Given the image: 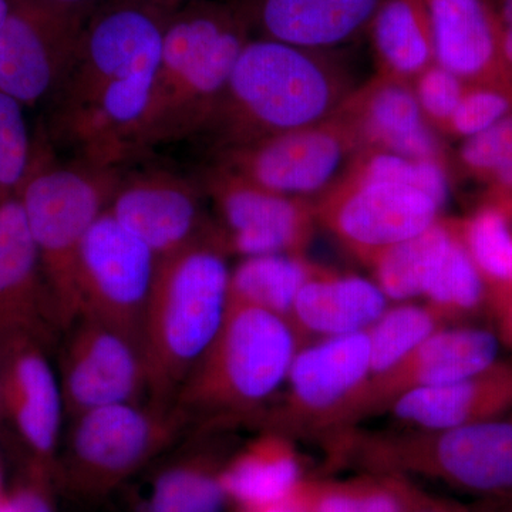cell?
I'll use <instances>...</instances> for the list:
<instances>
[{
  "label": "cell",
  "mask_w": 512,
  "mask_h": 512,
  "mask_svg": "<svg viewBox=\"0 0 512 512\" xmlns=\"http://www.w3.org/2000/svg\"><path fill=\"white\" fill-rule=\"evenodd\" d=\"M320 268L305 255L249 256L229 275V303L255 306L289 322L296 296Z\"/></svg>",
  "instance_id": "cell-29"
},
{
  "label": "cell",
  "mask_w": 512,
  "mask_h": 512,
  "mask_svg": "<svg viewBox=\"0 0 512 512\" xmlns=\"http://www.w3.org/2000/svg\"><path fill=\"white\" fill-rule=\"evenodd\" d=\"M501 28H512V0H488Z\"/></svg>",
  "instance_id": "cell-43"
},
{
  "label": "cell",
  "mask_w": 512,
  "mask_h": 512,
  "mask_svg": "<svg viewBox=\"0 0 512 512\" xmlns=\"http://www.w3.org/2000/svg\"><path fill=\"white\" fill-rule=\"evenodd\" d=\"M389 476L392 477L394 490L399 498L400 512H471L460 505L426 493L410 478L394 474Z\"/></svg>",
  "instance_id": "cell-39"
},
{
  "label": "cell",
  "mask_w": 512,
  "mask_h": 512,
  "mask_svg": "<svg viewBox=\"0 0 512 512\" xmlns=\"http://www.w3.org/2000/svg\"><path fill=\"white\" fill-rule=\"evenodd\" d=\"M237 512H299L296 508H293L291 504L279 503L264 505V507H251V508H238Z\"/></svg>",
  "instance_id": "cell-44"
},
{
  "label": "cell",
  "mask_w": 512,
  "mask_h": 512,
  "mask_svg": "<svg viewBox=\"0 0 512 512\" xmlns=\"http://www.w3.org/2000/svg\"><path fill=\"white\" fill-rule=\"evenodd\" d=\"M367 33L377 74L412 83L436 63L426 0H382Z\"/></svg>",
  "instance_id": "cell-26"
},
{
  "label": "cell",
  "mask_w": 512,
  "mask_h": 512,
  "mask_svg": "<svg viewBox=\"0 0 512 512\" xmlns=\"http://www.w3.org/2000/svg\"><path fill=\"white\" fill-rule=\"evenodd\" d=\"M461 170L485 187V197L512 194V113L458 150Z\"/></svg>",
  "instance_id": "cell-33"
},
{
  "label": "cell",
  "mask_w": 512,
  "mask_h": 512,
  "mask_svg": "<svg viewBox=\"0 0 512 512\" xmlns=\"http://www.w3.org/2000/svg\"><path fill=\"white\" fill-rule=\"evenodd\" d=\"M389 407L414 430L456 429L500 419L512 409V366L498 362L476 376L404 394Z\"/></svg>",
  "instance_id": "cell-23"
},
{
  "label": "cell",
  "mask_w": 512,
  "mask_h": 512,
  "mask_svg": "<svg viewBox=\"0 0 512 512\" xmlns=\"http://www.w3.org/2000/svg\"><path fill=\"white\" fill-rule=\"evenodd\" d=\"M46 350L29 336L0 340L2 404L6 424L25 451L26 468L56 483L64 407Z\"/></svg>",
  "instance_id": "cell-16"
},
{
  "label": "cell",
  "mask_w": 512,
  "mask_h": 512,
  "mask_svg": "<svg viewBox=\"0 0 512 512\" xmlns=\"http://www.w3.org/2000/svg\"><path fill=\"white\" fill-rule=\"evenodd\" d=\"M13 8V0H0V29L5 25L6 19Z\"/></svg>",
  "instance_id": "cell-46"
},
{
  "label": "cell",
  "mask_w": 512,
  "mask_h": 512,
  "mask_svg": "<svg viewBox=\"0 0 512 512\" xmlns=\"http://www.w3.org/2000/svg\"><path fill=\"white\" fill-rule=\"evenodd\" d=\"M500 342V336L480 328L437 330L392 369L369 380L357 404L355 421L387 409L414 390L485 372L500 362Z\"/></svg>",
  "instance_id": "cell-18"
},
{
  "label": "cell",
  "mask_w": 512,
  "mask_h": 512,
  "mask_svg": "<svg viewBox=\"0 0 512 512\" xmlns=\"http://www.w3.org/2000/svg\"><path fill=\"white\" fill-rule=\"evenodd\" d=\"M251 33L237 0H190L171 13L153 92L128 157L197 134Z\"/></svg>",
  "instance_id": "cell-3"
},
{
  "label": "cell",
  "mask_w": 512,
  "mask_h": 512,
  "mask_svg": "<svg viewBox=\"0 0 512 512\" xmlns=\"http://www.w3.org/2000/svg\"><path fill=\"white\" fill-rule=\"evenodd\" d=\"M434 62L464 83H505L503 28L488 0H426Z\"/></svg>",
  "instance_id": "cell-22"
},
{
  "label": "cell",
  "mask_w": 512,
  "mask_h": 512,
  "mask_svg": "<svg viewBox=\"0 0 512 512\" xmlns=\"http://www.w3.org/2000/svg\"><path fill=\"white\" fill-rule=\"evenodd\" d=\"M493 504V508L488 512H512V500L500 501V503Z\"/></svg>",
  "instance_id": "cell-47"
},
{
  "label": "cell",
  "mask_w": 512,
  "mask_h": 512,
  "mask_svg": "<svg viewBox=\"0 0 512 512\" xmlns=\"http://www.w3.org/2000/svg\"><path fill=\"white\" fill-rule=\"evenodd\" d=\"M461 228L495 312L512 298V194L484 197Z\"/></svg>",
  "instance_id": "cell-28"
},
{
  "label": "cell",
  "mask_w": 512,
  "mask_h": 512,
  "mask_svg": "<svg viewBox=\"0 0 512 512\" xmlns=\"http://www.w3.org/2000/svg\"><path fill=\"white\" fill-rule=\"evenodd\" d=\"M504 82L512 89V28L503 30Z\"/></svg>",
  "instance_id": "cell-42"
},
{
  "label": "cell",
  "mask_w": 512,
  "mask_h": 512,
  "mask_svg": "<svg viewBox=\"0 0 512 512\" xmlns=\"http://www.w3.org/2000/svg\"><path fill=\"white\" fill-rule=\"evenodd\" d=\"M190 423L175 404L150 400L84 413L70 420L57 481L77 497H104L173 446Z\"/></svg>",
  "instance_id": "cell-8"
},
{
  "label": "cell",
  "mask_w": 512,
  "mask_h": 512,
  "mask_svg": "<svg viewBox=\"0 0 512 512\" xmlns=\"http://www.w3.org/2000/svg\"><path fill=\"white\" fill-rule=\"evenodd\" d=\"M195 178L220 217L217 231L227 252L305 254L318 224L313 202L266 190L218 164Z\"/></svg>",
  "instance_id": "cell-12"
},
{
  "label": "cell",
  "mask_w": 512,
  "mask_h": 512,
  "mask_svg": "<svg viewBox=\"0 0 512 512\" xmlns=\"http://www.w3.org/2000/svg\"><path fill=\"white\" fill-rule=\"evenodd\" d=\"M158 258L109 211L97 218L80 249V315L119 330L143 349V328Z\"/></svg>",
  "instance_id": "cell-11"
},
{
  "label": "cell",
  "mask_w": 512,
  "mask_h": 512,
  "mask_svg": "<svg viewBox=\"0 0 512 512\" xmlns=\"http://www.w3.org/2000/svg\"><path fill=\"white\" fill-rule=\"evenodd\" d=\"M370 376L367 330L299 349L286 377L284 402L272 414V427L288 436L353 423Z\"/></svg>",
  "instance_id": "cell-10"
},
{
  "label": "cell",
  "mask_w": 512,
  "mask_h": 512,
  "mask_svg": "<svg viewBox=\"0 0 512 512\" xmlns=\"http://www.w3.org/2000/svg\"><path fill=\"white\" fill-rule=\"evenodd\" d=\"M171 13L144 0H104L94 10L72 66L49 99L43 136L50 146L100 168L128 158Z\"/></svg>",
  "instance_id": "cell-1"
},
{
  "label": "cell",
  "mask_w": 512,
  "mask_h": 512,
  "mask_svg": "<svg viewBox=\"0 0 512 512\" xmlns=\"http://www.w3.org/2000/svg\"><path fill=\"white\" fill-rule=\"evenodd\" d=\"M204 198L197 178L153 171L119 178L106 210L160 259L215 231Z\"/></svg>",
  "instance_id": "cell-17"
},
{
  "label": "cell",
  "mask_w": 512,
  "mask_h": 512,
  "mask_svg": "<svg viewBox=\"0 0 512 512\" xmlns=\"http://www.w3.org/2000/svg\"><path fill=\"white\" fill-rule=\"evenodd\" d=\"M144 2L151 3V5H156L158 8L174 12V10L181 8L184 3L190 2V0H144Z\"/></svg>",
  "instance_id": "cell-45"
},
{
  "label": "cell",
  "mask_w": 512,
  "mask_h": 512,
  "mask_svg": "<svg viewBox=\"0 0 512 512\" xmlns=\"http://www.w3.org/2000/svg\"><path fill=\"white\" fill-rule=\"evenodd\" d=\"M375 473L420 477L491 503L512 498V423L481 421L345 441Z\"/></svg>",
  "instance_id": "cell-7"
},
{
  "label": "cell",
  "mask_w": 512,
  "mask_h": 512,
  "mask_svg": "<svg viewBox=\"0 0 512 512\" xmlns=\"http://www.w3.org/2000/svg\"><path fill=\"white\" fill-rule=\"evenodd\" d=\"M5 414H3L2 404V356H0V427L5 426Z\"/></svg>",
  "instance_id": "cell-48"
},
{
  "label": "cell",
  "mask_w": 512,
  "mask_h": 512,
  "mask_svg": "<svg viewBox=\"0 0 512 512\" xmlns=\"http://www.w3.org/2000/svg\"><path fill=\"white\" fill-rule=\"evenodd\" d=\"M43 136V134H42ZM18 198L63 332L80 315L77 271L84 238L119 183L116 168L53 160L45 136L33 146Z\"/></svg>",
  "instance_id": "cell-5"
},
{
  "label": "cell",
  "mask_w": 512,
  "mask_h": 512,
  "mask_svg": "<svg viewBox=\"0 0 512 512\" xmlns=\"http://www.w3.org/2000/svg\"><path fill=\"white\" fill-rule=\"evenodd\" d=\"M313 207L316 220L366 265L436 224L443 210L439 201L410 185L350 177Z\"/></svg>",
  "instance_id": "cell-13"
},
{
  "label": "cell",
  "mask_w": 512,
  "mask_h": 512,
  "mask_svg": "<svg viewBox=\"0 0 512 512\" xmlns=\"http://www.w3.org/2000/svg\"><path fill=\"white\" fill-rule=\"evenodd\" d=\"M224 463L207 451H192L157 474L144 512H224L229 503L221 484Z\"/></svg>",
  "instance_id": "cell-30"
},
{
  "label": "cell",
  "mask_w": 512,
  "mask_h": 512,
  "mask_svg": "<svg viewBox=\"0 0 512 512\" xmlns=\"http://www.w3.org/2000/svg\"><path fill=\"white\" fill-rule=\"evenodd\" d=\"M387 302L376 282L322 266L296 296L289 322L299 340L338 338L366 332L389 309Z\"/></svg>",
  "instance_id": "cell-24"
},
{
  "label": "cell",
  "mask_w": 512,
  "mask_h": 512,
  "mask_svg": "<svg viewBox=\"0 0 512 512\" xmlns=\"http://www.w3.org/2000/svg\"><path fill=\"white\" fill-rule=\"evenodd\" d=\"M302 478L295 446L275 430L251 441L221 470L222 488L238 508L284 503Z\"/></svg>",
  "instance_id": "cell-25"
},
{
  "label": "cell",
  "mask_w": 512,
  "mask_h": 512,
  "mask_svg": "<svg viewBox=\"0 0 512 512\" xmlns=\"http://www.w3.org/2000/svg\"><path fill=\"white\" fill-rule=\"evenodd\" d=\"M64 332L59 360L64 417L148 402L146 360L137 342L89 315L77 316Z\"/></svg>",
  "instance_id": "cell-14"
},
{
  "label": "cell",
  "mask_w": 512,
  "mask_h": 512,
  "mask_svg": "<svg viewBox=\"0 0 512 512\" xmlns=\"http://www.w3.org/2000/svg\"><path fill=\"white\" fill-rule=\"evenodd\" d=\"M87 19L39 0H13L0 29V92L23 106L49 100L72 66Z\"/></svg>",
  "instance_id": "cell-15"
},
{
  "label": "cell",
  "mask_w": 512,
  "mask_h": 512,
  "mask_svg": "<svg viewBox=\"0 0 512 512\" xmlns=\"http://www.w3.org/2000/svg\"><path fill=\"white\" fill-rule=\"evenodd\" d=\"M0 512H10L8 504H6V495L3 500L0 501Z\"/></svg>",
  "instance_id": "cell-49"
},
{
  "label": "cell",
  "mask_w": 512,
  "mask_h": 512,
  "mask_svg": "<svg viewBox=\"0 0 512 512\" xmlns=\"http://www.w3.org/2000/svg\"><path fill=\"white\" fill-rule=\"evenodd\" d=\"M286 503L299 512H400L392 477L382 473L348 480L303 477Z\"/></svg>",
  "instance_id": "cell-31"
},
{
  "label": "cell",
  "mask_w": 512,
  "mask_h": 512,
  "mask_svg": "<svg viewBox=\"0 0 512 512\" xmlns=\"http://www.w3.org/2000/svg\"><path fill=\"white\" fill-rule=\"evenodd\" d=\"M301 340L288 320L229 303L217 338L175 397L194 417L237 420L258 412L284 386Z\"/></svg>",
  "instance_id": "cell-6"
},
{
  "label": "cell",
  "mask_w": 512,
  "mask_h": 512,
  "mask_svg": "<svg viewBox=\"0 0 512 512\" xmlns=\"http://www.w3.org/2000/svg\"><path fill=\"white\" fill-rule=\"evenodd\" d=\"M362 151L349 127L332 117L215 154V164L266 190L315 204L346 177Z\"/></svg>",
  "instance_id": "cell-9"
},
{
  "label": "cell",
  "mask_w": 512,
  "mask_h": 512,
  "mask_svg": "<svg viewBox=\"0 0 512 512\" xmlns=\"http://www.w3.org/2000/svg\"><path fill=\"white\" fill-rule=\"evenodd\" d=\"M500 325V339L512 345V298L494 312Z\"/></svg>",
  "instance_id": "cell-41"
},
{
  "label": "cell",
  "mask_w": 512,
  "mask_h": 512,
  "mask_svg": "<svg viewBox=\"0 0 512 512\" xmlns=\"http://www.w3.org/2000/svg\"><path fill=\"white\" fill-rule=\"evenodd\" d=\"M446 323L430 306L402 305L387 309L367 329L370 342V379L392 369L404 356Z\"/></svg>",
  "instance_id": "cell-32"
},
{
  "label": "cell",
  "mask_w": 512,
  "mask_h": 512,
  "mask_svg": "<svg viewBox=\"0 0 512 512\" xmlns=\"http://www.w3.org/2000/svg\"><path fill=\"white\" fill-rule=\"evenodd\" d=\"M346 177L410 185L431 195L443 207L447 201V164L437 161L414 160L387 151L362 150Z\"/></svg>",
  "instance_id": "cell-34"
},
{
  "label": "cell",
  "mask_w": 512,
  "mask_h": 512,
  "mask_svg": "<svg viewBox=\"0 0 512 512\" xmlns=\"http://www.w3.org/2000/svg\"><path fill=\"white\" fill-rule=\"evenodd\" d=\"M460 224L458 220L440 218L426 231L387 248L367 264L387 299L404 302L424 298L451 242L460 232Z\"/></svg>",
  "instance_id": "cell-27"
},
{
  "label": "cell",
  "mask_w": 512,
  "mask_h": 512,
  "mask_svg": "<svg viewBox=\"0 0 512 512\" xmlns=\"http://www.w3.org/2000/svg\"><path fill=\"white\" fill-rule=\"evenodd\" d=\"M2 500H3V498H2ZM2 500H0V501H2Z\"/></svg>",
  "instance_id": "cell-51"
},
{
  "label": "cell",
  "mask_w": 512,
  "mask_h": 512,
  "mask_svg": "<svg viewBox=\"0 0 512 512\" xmlns=\"http://www.w3.org/2000/svg\"><path fill=\"white\" fill-rule=\"evenodd\" d=\"M362 150L447 164L434 128L424 119L412 83L377 74L353 90L336 114Z\"/></svg>",
  "instance_id": "cell-20"
},
{
  "label": "cell",
  "mask_w": 512,
  "mask_h": 512,
  "mask_svg": "<svg viewBox=\"0 0 512 512\" xmlns=\"http://www.w3.org/2000/svg\"><path fill=\"white\" fill-rule=\"evenodd\" d=\"M353 90L330 52L251 39L194 137L218 154L316 126L335 117Z\"/></svg>",
  "instance_id": "cell-2"
},
{
  "label": "cell",
  "mask_w": 512,
  "mask_h": 512,
  "mask_svg": "<svg viewBox=\"0 0 512 512\" xmlns=\"http://www.w3.org/2000/svg\"><path fill=\"white\" fill-rule=\"evenodd\" d=\"M466 84L456 74L436 63L413 80L412 86L421 113L434 130L446 134Z\"/></svg>",
  "instance_id": "cell-37"
},
{
  "label": "cell",
  "mask_w": 512,
  "mask_h": 512,
  "mask_svg": "<svg viewBox=\"0 0 512 512\" xmlns=\"http://www.w3.org/2000/svg\"><path fill=\"white\" fill-rule=\"evenodd\" d=\"M23 107L0 92V205L16 197L32 158Z\"/></svg>",
  "instance_id": "cell-35"
},
{
  "label": "cell",
  "mask_w": 512,
  "mask_h": 512,
  "mask_svg": "<svg viewBox=\"0 0 512 512\" xmlns=\"http://www.w3.org/2000/svg\"><path fill=\"white\" fill-rule=\"evenodd\" d=\"M39 2L45 3L50 8L73 13V15L82 16V18H89L104 0H39Z\"/></svg>",
  "instance_id": "cell-40"
},
{
  "label": "cell",
  "mask_w": 512,
  "mask_h": 512,
  "mask_svg": "<svg viewBox=\"0 0 512 512\" xmlns=\"http://www.w3.org/2000/svg\"><path fill=\"white\" fill-rule=\"evenodd\" d=\"M227 254L215 229L158 259L143 328L150 402L174 404L217 338L229 305Z\"/></svg>",
  "instance_id": "cell-4"
},
{
  "label": "cell",
  "mask_w": 512,
  "mask_h": 512,
  "mask_svg": "<svg viewBox=\"0 0 512 512\" xmlns=\"http://www.w3.org/2000/svg\"><path fill=\"white\" fill-rule=\"evenodd\" d=\"M55 481L26 468L25 476L6 494L10 512H55L52 487Z\"/></svg>",
  "instance_id": "cell-38"
},
{
  "label": "cell",
  "mask_w": 512,
  "mask_h": 512,
  "mask_svg": "<svg viewBox=\"0 0 512 512\" xmlns=\"http://www.w3.org/2000/svg\"><path fill=\"white\" fill-rule=\"evenodd\" d=\"M252 32L303 49L332 52L367 32L382 0H237Z\"/></svg>",
  "instance_id": "cell-21"
},
{
  "label": "cell",
  "mask_w": 512,
  "mask_h": 512,
  "mask_svg": "<svg viewBox=\"0 0 512 512\" xmlns=\"http://www.w3.org/2000/svg\"><path fill=\"white\" fill-rule=\"evenodd\" d=\"M60 330L25 212L12 198L0 205V340L29 336L49 349Z\"/></svg>",
  "instance_id": "cell-19"
},
{
  "label": "cell",
  "mask_w": 512,
  "mask_h": 512,
  "mask_svg": "<svg viewBox=\"0 0 512 512\" xmlns=\"http://www.w3.org/2000/svg\"><path fill=\"white\" fill-rule=\"evenodd\" d=\"M512 113V89L505 83L466 84L446 136L467 140Z\"/></svg>",
  "instance_id": "cell-36"
},
{
  "label": "cell",
  "mask_w": 512,
  "mask_h": 512,
  "mask_svg": "<svg viewBox=\"0 0 512 512\" xmlns=\"http://www.w3.org/2000/svg\"><path fill=\"white\" fill-rule=\"evenodd\" d=\"M5 493H3V476H2V467H0V500L5 497Z\"/></svg>",
  "instance_id": "cell-50"
}]
</instances>
